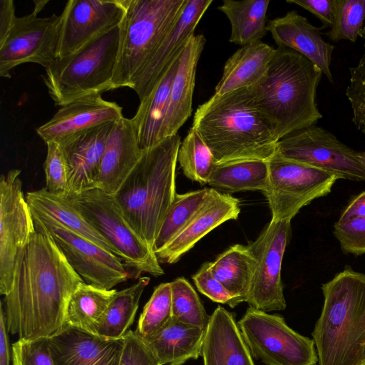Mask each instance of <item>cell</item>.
Here are the masks:
<instances>
[{"mask_svg":"<svg viewBox=\"0 0 365 365\" xmlns=\"http://www.w3.org/2000/svg\"><path fill=\"white\" fill-rule=\"evenodd\" d=\"M82 282L53 239L36 230L18 254L11 287L4 296L8 332L26 340L60 332L69 299Z\"/></svg>","mask_w":365,"mask_h":365,"instance_id":"obj_1","label":"cell"},{"mask_svg":"<svg viewBox=\"0 0 365 365\" xmlns=\"http://www.w3.org/2000/svg\"><path fill=\"white\" fill-rule=\"evenodd\" d=\"M210 149L215 164L243 160L269 161L278 140L249 87L214 95L195 113L191 127Z\"/></svg>","mask_w":365,"mask_h":365,"instance_id":"obj_2","label":"cell"},{"mask_svg":"<svg viewBox=\"0 0 365 365\" xmlns=\"http://www.w3.org/2000/svg\"><path fill=\"white\" fill-rule=\"evenodd\" d=\"M323 72L300 53L277 47L262 77L249 87L277 140L322 118L316 102Z\"/></svg>","mask_w":365,"mask_h":365,"instance_id":"obj_3","label":"cell"},{"mask_svg":"<svg viewBox=\"0 0 365 365\" xmlns=\"http://www.w3.org/2000/svg\"><path fill=\"white\" fill-rule=\"evenodd\" d=\"M180 144L178 133L143 150L137 164L113 195L126 220L152 250L177 194L175 168Z\"/></svg>","mask_w":365,"mask_h":365,"instance_id":"obj_4","label":"cell"},{"mask_svg":"<svg viewBox=\"0 0 365 365\" xmlns=\"http://www.w3.org/2000/svg\"><path fill=\"white\" fill-rule=\"evenodd\" d=\"M324 304L312 332L319 365H361L365 274L346 268L322 285Z\"/></svg>","mask_w":365,"mask_h":365,"instance_id":"obj_5","label":"cell"},{"mask_svg":"<svg viewBox=\"0 0 365 365\" xmlns=\"http://www.w3.org/2000/svg\"><path fill=\"white\" fill-rule=\"evenodd\" d=\"M187 0H129L120 24L113 89L133 88L135 78L178 21Z\"/></svg>","mask_w":365,"mask_h":365,"instance_id":"obj_6","label":"cell"},{"mask_svg":"<svg viewBox=\"0 0 365 365\" xmlns=\"http://www.w3.org/2000/svg\"><path fill=\"white\" fill-rule=\"evenodd\" d=\"M120 37V25L45 68L43 81L55 105L113 90Z\"/></svg>","mask_w":365,"mask_h":365,"instance_id":"obj_7","label":"cell"},{"mask_svg":"<svg viewBox=\"0 0 365 365\" xmlns=\"http://www.w3.org/2000/svg\"><path fill=\"white\" fill-rule=\"evenodd\" d=\"M93 226L113 247L131 278L158 277L164 271L155 253L126 220L113 195L95 188L68 195Z\"/></svg>","mask_w":365,"mask_h":365,"instance_id":"obj_8","label":"cell"},{"mask_svg":"<svg viewBox=\"0 0 365 365\" xmlns=\"http://www.w3.org/2000/svg\"><path fill=\"white\" fill-rule=\"evenodd\" d=\"M237 324L252 356L267 365H316L318 361L313 339L291 329L281 315L250 307Z\"/></svg>","mask_w":365,"mask_h":365,"instance_id":"obj_9","label":"cell"},{"mask_svg":"<svg viewBox=\"0 0 365 365\" xmlns=\"http://www.w3.org/2000/svg\"><path fill=\"white\" fill-rule=\"evenodd\" d=\"M268 163L269 187L264 195L273 220H291L301 208L328 195L339 180L332 173L277 153Z\"/></svg>","mask_w":365,"mask_h":365,"instance_id":"obj_10","label":"cell"},{"mask_svg":"<svg viewBox=\"0 0 365 365\" xmlns=\"http://www.w3.org/2000/svg\"><path fill=\"white\" fill-rule=\"evenodd\" d=\"M36 230L49 235L72 268L87 284L105 289L130 278L120 258L56 220L32 212Z\"/></svg>","mask_w":365,"mask_h":365,"instance_id":"obj_11","label":"cell"},{"mask_svg":"<svg viewBox=\"0 0 365 365\" xmlns=\"http://www.w3.org/2000/svg\"><path fill=\"white\" fill-rule=\"evenodd\" d=\"M277 153L285 158L327 171L339 179L365 181V165L359 152L315 125L279 140Z\"/></svg>","mask_w":365,"mask_h":365,"instance_id":"obj_12","label":"cell"},{"mask_svg":"<svg viewBox=\"0 0 365 365\" xmlns=\"http://www.w3.org/2000/svg\"><path fill=\"white\" fill-rule=\"evenodd\" d=\"M291 237V220L272 219L249 245L256 260L255 269L245 302L251 307L268 312L286 308L281 278L282 262Z\"/></svg>","mask_w":365,"mask_h":365,"instance_id":"obj_13","label":"cell"},{"mask_svg":"<svg viewBox=\"0 0 365 365\" xmlns=\"http://www.w3.org/2000/svg\"><path fill=\"white\" fill-rule=\"evenodd\" d=\"M20 173V170H11L1 175L0 181V293L3 296L11 287L19 251L36 232Z\"/></svg>","mask_w":365,"mask_h":365,"instance_id":"obj_14","label":"cell"},{"mask_svg":"<svg viewBox=\"0 0 365 365\" xmlns=\"http://www.w3.org/2000/svg\"><path fill=\"white\" fill-rule=\"evenodd\" d=\"M61 15L38 17L32 13L16 17L5 40L0 43V76L10 78L16 66L37 63L45 68L56 58Z\"/></svg>","mask_w":365,"mask_h":365,"instance_id":"obj_15","label":"cell"},{"mask_svg":"<svg viewBox=\"0 0 365 365\" xmlns=\"http://www.w3.org/2000/svg\"><path fill=\"white\" fill-rule=\"evenodd\" d=\"M129 0H69L61 14L56 58L75 53L119 26Z\"/></svg>","mask_w":365,"mask_h":365,"instance_id":"obj_16","label":"cell"},{"mask_svg":"<svg viewBox=\"0 0 365 365\" xmlns=\"http://www.w3.org/2000/svg\"><path fill=\"white\" fill-rule=\"evenodd\" d=\"M122 117V107L116 103L103 99L101 95L90 96L61 106L36 131L46 144L63 145L91 128Z\"/></svg>","mask_w":365,"mask_h":365,"instance_id":"obj_17","label":"cell"},{"mask_svg":"<svg viewBox=\"0 0 365 365\" xmlns=\"http://www.w3.org/2000/svg\"><path fill=\"white\" fill-rule=\"evenodd\" d=\"M212 0H187L176 25L136 76L133 88L140 102L151 93L165 71L183 51Z\"/></svg>","mask_w":365,"mask_h":365,"instance_id":"obj_18","label":"cell"},{"mask_svg":"<svg viewBox=\"0 0 365 365\" xmlns=\"http://www.w3.org/2000/svg\"><path fill=\"white\" fill-rule=\"evenodd\" d=\"M48 344L53 365H119L124 336L109 339L66 327Z\"/></svg>","mask_w":365,"mask_h":365,"instance_id":"obj_19","label":"cell"},{"mask_svg":"<svg viewBox=\"0 0 365 365\" xmlns=\"http://www.w3.org/2000/svg\"><path fill=\"white\" fill-rule=\"evenodd\" d=\"M240 212V200L227 193L211 188L210 194L186 225L155 253L160 263L174 264L207 234Z\"/></svg>","mask_w":365,"mask_h":365,"instance_id":"obj_20","label":"cell"},{"mask_svg":"<svg viewBox=\"0 0 365 365\" xmlns=\"http://www.w3.org/2000/svg\"><path fill=\"white\" fill-rule=\"evenodd\" d=\"M267 29L278 47L290 48L317 66L329 82L334 79L331 71V55L334 46L325 41L319 28L294 10L269 21Z\"/></svg>","mask_w":365,"mask_h":365,"instance_id":"obj_21","label":"cell"},{"mask_svg":"<svg viewBox=\"0 0 365 365\" xmlns=\"http://www.w3.org/2000/svg\"><path fill=\"white\" fill-rule=\"evenodd\" d=\"M115 121L91 128L63 145L69 168V195L95 189L102 157Z\"/></svg>","mask_w":365,"mask_h":365,"instance_id":"obj_22","label":"cell"},{"mask_svg":"<svg viewBox=\"0 0 365 365\" xmlns=\"http://www.w3.org/2000/svg\"><path fill=\"white\" fill-rule=\"evenodd\" d=\"M142 150L132 118L115 121L102 157L96 188L114 195L139 160Z\"/></svg>","mask_w":365,"mask_h":365,"instance_id":"obj_23","label":"cell"},{"mask_svg":"<svg viewBox=\"0 0 365 365\" xmlns=\"http://www.w3.org/2000/svg\"><path fill=\"white\" fill-rule=\"evenodd\" d=\"M205 42L202 34L194 35L181 53L171 86L161 140L178 133L192 114L197 66Z\"/></svg>","mask_w":365,"mask_h":365,"instance_id":"obj_24","label":"cell"},{"mask_svg":"<svg viewBox=\"0 0 365 365\" xmlns=\"http://www.w3.org/2000/svg\"><path fill=\"white\" fill-rule=\"evenodd\" d=\"M201 356L204 365H255L233 314L220 306L210 317Z\"/></svg>","mask_w":365,"mask_h":365,"instance_id":"obj_25","label":"cell"},{"mask_svg":"<svg viewBox=\"0 0 365 365\" xmlns=\"http://www.w3.org/2000/svg\"><path fill=\"white\" fill-rule=\"evenodd\" d=\"M206 329L173 317L158 331L142 338L161 365H182L201 356Z\"/></svg>","mask_w":365,"mask_h":365,"instance_id":"obj_26","label":"cell"},{"mask_svg":"<svg viewBox=\"0 0 365 365\" xmlns=\"http://www.w3.org/2000/svg\"><path fill=\"white\" fill-rule=\"evenodd\" d=\"M26 201L32 212L45 215L116 255L113 247L87 220L67 195L49 192L45 187L28 192Z\"/></svg>","mask_w":365,"mask_h":365,"instance_id":"obj_27","label":"cell"},{"mask_svg":"<svg viewBox=\"0 0 365 365\" xmlns=\"http://www.w3.org/2000/svg\"><path fill=\"white\" fill-rule=\"evenodd\" d=\"M276 48L259 41L237 49L226 61L215 93L223 95L251 87L262 77Z\"/></svg>","mask_w":365,"mask_h":365,"instance_id":"obj_28","label":"cell"},{"mask_svg":"<svg viewBox=\"0 0 365 365\" xmlns=\"http://www.w3.org/2000/svg\"><path fill=\"white\" fill-rule=\"evenodd\" d=\"M180 56L172 63L148 96L140 103L132 118L141 150L151 148L161 141V130Z\"/></svg>","mask_w":365,"mask_h":365,"instance_id":"obj_29","label":"cell"},{"mask_svg":"<svg viewBox=\"0 0 365 365\" xmlns=\"http://www.w3.org/2000/svg\"><path fill=\"white\" fill-rule=\"evenodd\" d=\"M256 260L247 246L235 245L210 262L215 277L224 286L233 299L231 308L245 302L249 293Z\"/></svg>","mask_w":365,"mask_h":365,"instance_id":"obj_30","label":"cell"},{"mask_svg":"<svg viewBox=\"0 0 365 365\" xmlns=\"http://www.w3.org/2000/svg\"><path fill=\"white\" fill-rule=\"evenodd\" d=\"M209 185L225 192L269 190V163L261 160H243L215 164Z\"/></svg>","mask_w":365,"mask_h":365,"instance_id":"obj_31","label":"cell"},{"mask_svg":"<svg viewBox=\"0 0 365 365\" xmlns=\"http://www.w3.org/2000/svg\"><path fill=\"white\" fill-rule=\"evenodd\" d=\"M269 3V0H223L218 9L230 21L229 41L244 46L266 36V16Z\"/></svg>","mask_w":365,"mask_h":365,"instance_id":"obj_32","label":"cell"},{"mask_svg":"<svg viewBox=\"0 0 365 365\" xmlns=\"http://www.w3.org/2000/svg\"><path fill=\"white\" fill-rule=\"evenodd\" d=\"M116 292L114 289H105L81 282L69 299L64 327H76L95 334Z\"/></svg>","mask_w":365,"mask_h":365,"instance_id":"obj_33","label":"cell"},{"mask_svg":"<svg viewBox=\"0 0 365 365\" xmlns=\"http://www.w3.org/2000/svg\"><path fill=\"white\" fill-rule=\"evenodd\" d=\"M149 282V277H140L134 284L117 291L95 334L109 339L123 337L134 321L140 299Z\"/></svg>","mask_w":365,"mask_h":365,"instance_id":"obj_34","label":"cell"},{"mask_svg":"<svg viewBox=\"0 0 365 365\" xmlns=\"http://www.w3.org/2000/svg\"><path fill=\"white\" fill-rule=\"evenodd\" d=\"M211 188L176 194L167 212L153 245L155 253L161 250L186 225L205 202Z\"/></svg>","mask_w":365,"mask_h":365,"instance_id":"obj_35","label":"cell"},{"mask_svg":"<svg viewBox=\"0 0 365 365\" xmlns=\"http://www.w3.org/2000/svg\"><path fill=\"white\" fill-rule=\"evenodd\" d=\"M178 161L187 178L202 185L208 183L215 165L210 149L192 128L181 142Z\"/></svg>","mask_w":365,"mask_h":365,"instance_id":"obj_36","label":"cell"},{"mask_svg":"<svg viewBox=\"0 0 365 365\" xmlns=\"http://www.w3.org/2000/svg\"><path fill=\"white\" fill-rule=\"evenodd\" d=\"M173 317L182 323L207 329L210 317L197 292L184 277L170 282Z\"/></svg>","mask_w":365,"mask_h":365,"instance_id":"obj_37","label":"cell"},{"mask_svg":"<svg viewBox=\"0 0 365 365\" xmlns=\"http://www.w3.org/2000/svg\"><path fill=\"white\" fill-rule=\"evenodd\" d=\"M364 20L365 0H334V21L326 35L334 42H356Z\"/></svg>","mask_w":365,"mask_h":365,"instance_id":"obj_38","label":"cell"},{"mask_svg":"<svg viewBox=\"0 0 365 365\" xmlns=\"http://www.w3.org/2000/svg\"><path fill=\"white\" fill-rule=\"evenodd\" d=\"M173 318L170 282L156 287L139 317L135 331L143 337L164 327Z\"/></svg>","mask_w":365,"mask_h":365,"instance_id":"obj_39","label":"cell"},{"mask_svg":"<svg viewBox=\"0 0 365 365\" xmlns=\"http://www.w3.org/2000/svg\"><path fill=\"white\" fill-rule=\"evenodd\" d=\"M46 146L45 188L53 194L67 195L69 193V168L65 153L57 143H48Z\"/></svg>","mask_w":365,"mask_h":365,"instance_id":"obj_40","label":"cell"},{"mask_svg":"<svg viewBox=\"0 0 365 365\" xmlns=\"http://www.w3.org/2000/svg\"><path fill=\"white\" fill-rule=\"evenodd\" d=\"M349 73L346 95L352 110V121L365 134V40L363 54L357 65L349 68Z\"/></svg>","mask_w":365,"mask_h":365,"instance_id":"obj_41","label":"cell"},{"mask_svg":"<svg viewBox=\"0 0 365 365\" xmlns=\"http://www.w3.org/2000/svg\"><path fill=\"white\" fill-rule=\"evenodd\" d=\"M13 365H53L48 338L19 339L12 344Z\"/></svg>","mask_w":365,"mask_h":365,"instance_id":"obj_42","label":"cell"},{"mask_svg":"<svg viewBox=\"0 0 365 365\" xmlns=\"http://www.w3.org/2000/svg\"><path fill=\"white\" fill-rule=\"evenodd\" d=\"M334 235L344 253L355 256L365 254V217L338 220L334 225Z\"/></svg>","mask_w":365,"mask_h":365,"instance_id":"obj_43","label":"cell"},{"mask_svg":"<svg viewBox=\"0 0 365 365\" xmlns=\"http://www.w3.org/2000/svg\"><path fill=\"white\" fill-rule=\"evenodd\" d=\"M119 365H161L159 360L136 331H128Z\"/></svg>","mask_w":365,"mask_h":365,"instance_id":"obj_44","label":"cell"},{"mask_svg":"<svg viewBox=\"0 0 365 365\" xmlns=\"http://www.w3.org/2000/svg\"><path fill=\"white\" fill-rule=\"evenodd\" d=\"M193 282L200 292L213 302L227 304L233 299L224 286L215 277L210 262L204 263L192 276Z\"/></svg>","mask_w":365,"mask_h":365,"instance_id":"obj_45","label":"cell"},{"mask_svg":"<svg viewBox=\"0 0 365 365\" xmlns=\"http://www.w3.org/2000/svg\"><path fill=\"white\" fill-rule=\"evenodd\" d=\"M315 15L322 23L319 29L331 27L334 21V0H287Z\"/></svg>","mask_w":365,"mask_h":365,"instance_id":"obj_46","label":"cell"},{"mask_svg":"<svg viewBox=\"0 0 365 365\" xmlns=\"http://www.w3.org/2000/svg\"><path fill=\"white\" fill-rule=\"evenodd\" d=\"M16 16L12 0L0 1V43L3 42L10 31Z\"/></svg>","mask_w":365,"mask_h":365,"instance_id":"obj_47","label":"cell"},{"mask_svg":"<svg viewBox=\"0 0 365 365\" xmlns=\"http://www.w3.org/2000/svg\"><path fill=\"white\" fill-rule=\"evenodd\" d=\"M365 217V192L356 196L341 213L339 220Z\"/></svg>","mask_w":365,"mask_h":365,"instance_id":"obj_48","label":"cell"},{"mask_svg":"<svg viewBox=\"0 0 365 365\" xmlns=\"http://www.w3.org/2000/svg\"><path fill=\"white\" fill-rule=\"evenodd\" d=\"M8 330L2 306L0 311V365H9L11 356L8 339Z\"/></svg>","mask_w":365,"mask_h":365,"instance_id":"obj_49","label":"cell"},{"mask_svg":"<svg viewBox=\"0 0 365 365\" xmlns=\"http://www.w3.org/2000/svg\"><path fill=\"white\" fill-rule=\"evenodd\" d=\"M35 4L34 11L36 13H39L48 3V1H34Z\"/></svg>","mask_w":365,"mask_h":365,"instance_id":"obj_50","label":"cell"},{"mask_svg":"<svg viewBox=\"0 0 365 365\" xmlns=\"http://www.w3.org/2000/svg\"><path fill=\"white\" fill-rule=\"evenodd\" d=\"M359 157L365 165V151L359 152Z\"/></svg>","mask_w":365,"mask_h":365,"instance_id":"obj_51","label":"cell"},{"mask_svg":"<svg viewBox=\"0 0 365 365\" xmlns=\"http://www.w3.org/2000/svg\"><path fill=\"white\" fill-rule=\"evenodd\" d=\"M363 359H364V363H365V346H364V351H363Z\"/></svg>","mask_w":365,"mask_h":365,"instance_id":"obj_52","label":"cell"},{"mask_svg":"<svg viewBox=\"0 0 365 365\" xmlns=\"http://www.w3.org/2000/svg\"><path fill=\"white\" fill-rule=\"evenodd\" d=\"M361 365H365V363L362 364Z\"/></svg>","mask_w":365,"mask_h":365,"instance_id":"obj_53","label":"cell"}]
</instances>
